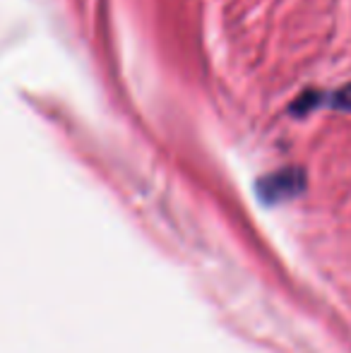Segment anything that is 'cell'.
<instances>
[{"label":"cell","mask_w":351,"mask_h":353,"mask_svg":"<svg viewBox=\"0 0 351 353\" xmlns=\"http://www.w3.org/2000/svg\"><path fill=\"white\" fill-rule=\"evenodd\" d=\"M332 103L337 108H342V111H351V84H347V87H342L337 94L332 97Z\"/></svg>","instance_id":"cell-1"}]
</instances>
